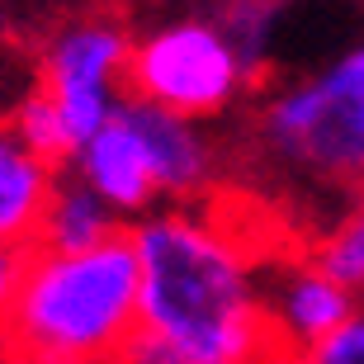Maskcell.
I'll list each match as a JSON object with an SVG mask.
<instances>
[{"label": "cell", "instance_id": "cell-1", "mask_svg": "<svg viewBox=\"0 0 364 364\" xmlns=\"http://www.w3.org/2000/svg\"><path fill=\"white\" fill-rule=\"evenodd\" d=\"M137 346L176 364H270L265 260L213 208H156L128 223Z\"/></svg>", "mask_w": 364, "mask_h": 364}, {"label": "cell", "instance_id": "cell-2", "mask_svg": "<svg viewBox=\"0 0 364 364\" xmlns=\"http://www.w3.org/2000/svg\"><path fill=\"white\" fill-rule=\"evenodd\" d=\"M137 350V260L128 237L38 251L0 326V364H128Z\"/></svg>", "mask_w": 364, "mask_h": 364}, {"label": "cell", "instance_id": "cell-3", "mask_svg": "<svg viewBox=\"0 0 364 364\" xmlns=\"http://www.w3.org/2000/svg\"><path fill=\"white\" fill-rule=\"evenodd\" d=\"M251 156L312 194H364V38L303 76L274 81L251 109Z\"/></svg>", "mask_w": 364, "mask_h": 364}, {"label": "cell", "instance_id": "cell-4", "mask_svg": "<svg viewBox=\"0 0 364 364\" xmlns=\"http://www.w3.org/2000/svg\"><path fill=\"white\" fill-rule=\"evenodd\" d=\"M256 85L251 67L213 14H176L133 33L128 95L194 123H213Z\"/></svg>", "mask_w": 364, "mask_h": 364}, {"label": "cell", "instance_id": "cell-5", "mask_svg": "<svg viewBox=\"0 0 364 364\" xmlns=\"http://www.w3.org/2000/svg\"><path fill=\"white\" fill-rule=\"evenodd\" d=\"M128 57H133V28L114 10H81L48 33L33 95L53 109L71 156L123 109Z\"/></svg>", "mask_w": 364, "mask_h": 364}, {"label": "cell", "instance_id": "cell-6", "mask_svg": "<svg viewBox=\"0 0 364 364\" xmlns=\"http://www.w3.org/2000/svg\"><path fill=\"white\" fill-rule=\"evenodd\" d=\"M123 114L147 147L151 185H156L161 208H194L223 185V142L213 137L208 123L166 114V109L142 105L133 95L123 100Z\"/></svg>", "mask_w": 364, "mask_h": 364}, {"label": "cell", "instance_id": "cell-7", "mask_svg": "<svg viewBox=\"0 0 364 364\" xmlns=\"http://www.w3.org/2000/svg\"><path fill=\"white\" fill-rule=\"evenodd\" d=\"M355 308L360 303L331 274L317 270L312 256H284L265 265V322H270V341L284 360L326 341L336 326L350 322Z\"/></svg>", "mask_w": 364, "mask_h": 364}, {"label": "cell", "instance_id": "cell-8", "mask_svg": "<svg viewBox=\"0 0 364 364\" xmlns=\"http://www.w3.org/2000/svg\"><path fill=\"white\" fill-rule=\"evenodd\" d=\"M67 176H76L95 199L109 203L123 223H137V218H147V213L161 208L156 185H151L147 147H142V137H137V128L128 123L123 109L67 161Z\"/></svg>", "mask_w": 364, "mask_h": 364}, {"label": "cell", "instance_id": "cell-9", "mask_svg": "<svg viewBox=\"0 0 364 364\" xmlns=\"http://www.w3.org/2000/svg\"><path fill=\"white\" fill-rule=\"evenodd\" d=\"M57 180L62 171L53 161H43L10 128H0V246H38V228Z\"/></svg>", "mask_w": 364, "mask_h": 364}, {"label": "cell", "instance_id": "cell-10", "mask_svg": "<svg viewBox=\"0 0 364 364\" xmlns=\"http://www.w3.org/2000/svg\"><path fill=\"white\" fill-rule=\"evenodd\" d=\"M114 237H128L123 218L109 203L95 199L76 176L62 171L53 199H48V213H43V228H38V251H95V246L114 242Z\"/></svg>", "mask_w": 364, "mask_h": 364}, {"label": "cell", "instance_id": "cell-11", "mask_svg": "<svg viewBox=\"0 0 364 364\" xmlns=\"http://www.w3.org/2000/svg\"><path fill=\"white\" fill-rule=\"evenodd\" d=\"M308 256L317 260V270L331 274L355 303H364V194L341 203L336 218L317 232V242H312Z\"/></svg>", "mask_w": 364, "mask_h": 364}, {"label": "cell", "instance_id": "cell-12", "mask_svg": "<svg viewBox=\"0 0 364 364\" xmlns=\"http://www.w3.org/2000/svg\"><path fill=\"white\" fill-rule=\"evenodd\" d=\"M289 5L294 0H223L218 5V28L232 38V48L242 53V62L251 67V76L265 71L274 43H279V28L289 19Z\"/></svg>", "mask_w": 364, "mask_h": 364}, {"label": "cell", "instance_id": "cell-13", "mask_svg": "<svg viewBox=\"0 0 364 364\" xmlns=\"http://www.w3.org/2000/svg\"><path fill=\"white\" fill-rule=\"evenodd\" d=\"M284 364H364V303L350 312V322L336 326L326 341H317L312 350L294 355Z\"/></svg>", "mask_w": 364, "mask_h": 364}, {"label": "cell", "instance_id": "cell-14", "mask_svg": "<svg viewBox=\"0 0 364 364\" xmlns=\"http://www.w3.org/2000/svg\"><path fill=\"white\" fill-rule=\"evenodd\" d=\"M28 246H0V326L10 317L14 298H19V284H24V270H28Z\"/></svg>", "mask_w": 364, "mask_h": 364}, {"label": "cell", "instance_id": "cell-15", "mask_svg": "<svg viewBox=\"0 0 364 364\" xmlns=\"http://www.w3.org/2000/svg\"><path fill=\"white\" fill-rule=\"evenodd\" d=\"M0 128H5V119H0Z\"/></svg>", "mask_w": 364, "mask_h": 364}, {"label": "cell", "instance_id": "cell-16", "mask_svg": "<svg viewBox=\"0 0 364 364\" xmlns=\"http://www.w3.org/2000/svg\"><path fill=\"white\" fill-rule=\"evenodd\" d=\"M360 5H364V0H360Z\"/></svg>", "mask_w": 364, "mask_h": 364}]
</instances>
